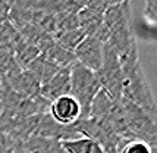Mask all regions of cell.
Masks as SVG:
<instances>
[{"instance_id": "cell-1", "label": "cell", "mask_w": 157, "mask_h": 153, "mask_svg": "<svg viewBox=\"0 0 157 153\" xmlns=\"http://www.w3.org/2000/svg\"><path fill=\"white\" fill-rule=\"evenodd\" d=\"M104 27L109 33V41L119 59L137 55V38L131 24V0L109 6L104 12Z\"/></svg>"}, {"instance_id": "cell-2", "label": "cell", "mask_w": 157, "mask_h": 153, "mask_svg": "<svg viewBox=\"0 0 157 153\" xmlns=\"http://www.w3.org/2000/svg\"><path fill=\"white\" fill-rule=\"evenodd\" d=\"M122 65V63H121ZM123 85H122V99L143 109L147 115L157 122V103L154 100L150 84L144 75L143 66L140 61L131 63H123Z\"/></svg>"}, {"instance_id": "cell-3", "label": "cell", "mask_w": 157, "mask_h": 153, "mask_svg": "<svg viewBox=\"0 0 157 153\" xmlns=\"http://www.w3.org/2000/svg\"><path fill=\"white\" fill-rule=\"evenodd\" d=\"M101 91L98 76L94 71L74 62L71 65V96L81 104L82 118H88L90 108L96 96Z\"/></svg>"}, {"instance_id": "cell-4", "label": "cell", "mask_w": 157, "mask_h": 153, "mask_svg": "<svg viewBox=\"0 0 157 153\" xmlns=\"http://www.w3.org/2000/svg\"><path fill=\"white\" fill-rule=\"evenodd\" d=\"M101 90L107 93L113 100H122V85H123V71L121 59L115 49L110 44H104L103 49V63L100 69L96 72Z\"/></svg>"}, {"instance_id": "cell-5", "label": "cell", "mask_w": 157, "mask_h": 153, "mask_svg": "<svg viewBox=\"0 0 157 153\" xmlns=\"http://www.w3.org/2000/svg\"><path fill=\"white\" fill-rule=\"evenodd\" d=\"M122 106L125 112V121L132 139L145 141L151 146H157V122L147 115L143 109L122 99Z\"/></svg>"}, {"instance_id": "cell-6", "label": "cell", "mask_w": 157, "mask_h": 153, "mask_svg": "<svg viewBox=\"0 0 157 153\" xmlns=\"http://www.w3.org/2000/svg\"><path fill=\"white\" fill-rule=\"evenodd\" d=\"M103 49H104V44L97 37L85 35L75 47L74 56L76 62L81 63L82 66L97 72L103 63Z\"/></svg>"}, {"instance_id": "cell-7", "label": "cell", "mask_w": 157, "mask_h": 153, "mask_svg": "<svg viewBox=\"0 0 157 153\" xmlns=\"http://www.w3.org/2000/svg\"><path fill=\"white\" fill-rule=\"evenodd\" d=\"M48 112H50V118L53 119L56 124L63 127L74 125L82 118L81 104L71 94L53 100L50 103Z\"/></svg>"}, {"instance_id": "cell-8", "label": "cell", "mask_w": 157, "mask_h": 153, "mask_svg": "<svg viewBox=\"0 0 157 153\" xmlns=\"http://www.w3.org/2000/svg\"><path fill=\"white\" fill-rule=\"evenodd\" d=\"M41 96L47 102L71 94V66H63L52 76L46 84L40 87Z\"/></svg>"}, {"instance_id": "cell-9", "label": "cell", "mask_w": 157, "mask_h": 153, "mask_svg": "<svg viewBox=\"0 0 157 153\" xmlns=\"http://www.w3.org/2000/svg\"><path fill=\"white\" fill-rule=\"evenodd\" d=\"M25 153H66L62 147L60 140L47 139L40 135H31L22 141Z\"/></svg>"}, {"instance_id": "cell-10", "label": "cell", "mask_w": 157, "mask_h": 153, "mask_svg": "<svg viewBox=\"0 0 157 153\" xmlns=\"http://www.w3.org/2000/svg\"><path fill=\"white\" fill-rule=\"evenodd\" d=\"M104 21V10L93 6H84L79 10V27L84 35H96Z\"/></svg>"}, {"instance_id": "cell-11", "label": "cell", "mask_w": 157, "mask_h": 153, "mask_svg": "<svg viewBox=\"0 0 157 153\" xmlns=\"http://www.w3.org/2000/svg\"><path fill=\"white\" fill-rule=\"evenodd\" d=\"M66 153H104L103 147L90 137H78L71 140H60Z\"/></svg>"}, {"instance_id": "cell-12", "label": "cell", "mask_w": 157, "mask_h": 153, "mask_svg": "<svg viewBox=\"0 0 157 153\" xmlns=\"http://www.w3.org/2000/svg\"><path fill=\"white\" fill-rule=\"evenodd\" d=\"M31 68H33V75L37 78V81H41V84H46L57 71L60 69L50 59H41V57L34 59L31 62Z\"/></svg>"}, {"instance_id": "cell-13", "label": "cell", "mask_w": 157, "mask_h": 153, "mask_svg": "<svg viewBox=\"0 0 157 153\" xmlns=\"http://www.w3.org/2000/svg\"><path fill=\"white\" fill-rule=\"evenodd\" d=\"M117 153H157V146H151L137 139L123 140Z\"/></svg>"}, {"instance_id": "cell-14", "label": "cell", "mask_w": 157, "mask_h": 153, "mask_svg": "<svg viewBox=\"0 0 157 153\" xmlns=\"http://www.w3.org/2000/svg\"><path fill=\"white\" fill-rule=\"evenodd\" d=\"M122 2H128V0H87V6H93L97 7L100 10H104L109 6H113V5H119Z\"/></svg>"}, {"instance_id": "cell-15", "label": "cell", "mask_w": 157, "mask_h": 153, "mask_svg": "<svg viewBox=\"0 0 157 153\" xmlns=\"http://www.w3.org/2000/svg\"><path fill=\"white\" fill-rule=\"evenodd\" d=\"M144 15L150 22L157 24V0H150V2L145 3Z\"/></svg>"}, {"instance_id": "cell-16", "label": "cell", "mask_w": 157, "mask_h": 153, "mask_svg": "<svg viewBox=\"0 0 157 153\" xmlns=\"http://www.w3.org/2000/svg\"><path fill=\"white\" fill-rule=\"evenodd\" d=\"M15 141L7 134L0 131V153H13Z\"/></svg>"}, {"instance_id": "cell-17", "label": "cell", "mask_w": 157, "mask_h": 153, "mask_svg": "<svg viewBox=\"0 0 157 153\" xmlns=\"http://www.w3.org/2000/svg\"><path fill=\"white\" fill-rule=\"evenodd\" d=\"M10 14V0H0V24L6 22Z\"/></svg>"}, {"instance_id": "cell-18", "label": "cell", "mask_w": 157, "mask_h": 153, "mask_svg": "<svg viewBox=\"0 0 157 153\" xmlns=\"http://www.w3.org/2000/svg\"><path fill=\"white\" fill-rule=\"evenodd\" d=\"M13 153H25L24 147H22V141H19V140H13Z\"/></svg>"}, {"instance_id": "cell-19", "label": "cell", "mask_w": 157, "mask_h": 153, "mask_svg": "<svg viewBox=\"0 0 157 153\" xmlns=\"http://www.w3.org/2000/svg\"><path fill=\"white\" fill-rule=\"evenodd\" d=\"M0 108H2V100H0Z\"/></svg>"}, {"instance_id": "cell-20", "label": "cell", "mask_w": 157, "mask_h": 153, "mask_svg": "<svg viewBox=\"0 0 157 153\" xmlns=\"http://www.w3.org/2000/svg\"><path fill=\"white\" fill-rule=\"evenodd\" d=\"M147 2H150V0H145V3H147Z\"/></svg>"}]
</instances>
